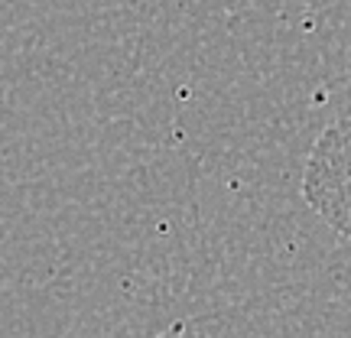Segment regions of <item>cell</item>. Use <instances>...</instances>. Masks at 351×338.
<instances>
[{
	"label": "cell",
	"mask_w": 351,
	"mask_h": 338,
	"mask_svg": "<svg viewBox=\"0 0 351 338\" xmlns=\"http://www.w3.org/2000/svg\"><path fill=\"white\" fill-rule=\"evenodd\" d=\"M302 199L335 234L351 241V117L315 137L302 166Z\"/></svg>",
	"instance_id": "obj_1"
}]
</instances>
